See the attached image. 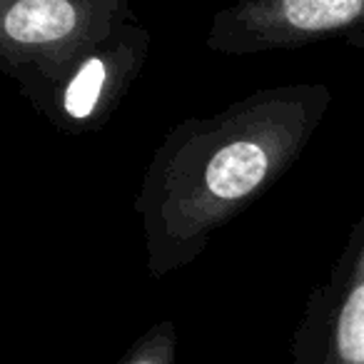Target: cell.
I'll return each instance as SVG.
<instances>
[{
  "label": "cell",
  "mask_w": 364,
  "mask_h": 364,
  "mask_svg": "<svg viewBox=\"0 0 364 364\" xmlns=\"http://www.w3.org/2000/svg\"><path fill=\"white\" fill-rule=\"evenodd\" d=\"M269 172V152L257 140H232L208 162L205 188L215 200H242Z\"/></svg>",
  "instance_id": "obj_1"
},
{
  "label": "cell",
  "mask_w": 364,
  "mask_h": 364,
  "mask_svg": "<svg viewBox=\"0 0 364 364\" xmlns=\"http://www.w3.org/2000/svg\"><path fill=\"white\" fill-rule=\"evenodd\" d=\"M77 26V11L70 0H18L8 8L6 36L21 46H41L68 38Z\"/></svg>",
  "instance_id": "obj_2"
},
{
  "label": "cell",
  "mask_w": 364,
  "mask_h": 364,
  "mask_svg": "<svg viewBox=\"0 0 364 364\" xmlns=\"http://www.w3.org/2000/svg\"><path fill=\"white\" fill-rule=\"evenodd\" d=\"M324 364H364V255L339 304Z\"/></svg>",
  "instance_id": "obj_3"
},
{
  "label": "cell",
  "mask_w": 364,
  "mask_h": 364,
  "mask_svg": "<svg viewBox=\"0 0 364 364\" xmlns=\"http://www.w3.org/2000/svg\"><path fill=\"white\" fill-rule=\"evenodd\" d=\"M364 13V0H279L274 21L294 33H322Z\"/></svg>",
  "instance_id": "obj_4"
},
{
  "label": "cell",
  "mask_w": 364,
  "mask_h": 364,
  "mask_svg": "<svg viewBox=\"0 0 364 364\" xmlns=\"http://www.w3.org/2000/svg\"><path fill=\"white\" fill-rule=\"evenodd\" d=\"M102 85H105V63L100 58H90L75 73V77L65 90V97H63L68 115L75 120H85L100 100Z\"/></svg>",
  "instance_id": "obj_5"
},
{
  "label": "cell",
  "mask_w": 364,
  "mask_h": 364,
  "mask_svg": "<svg viewBox=\"0 0 364 364\" xmlns=\"http://www.w3.org/2000/svg\"><path fill=\"white\" fill-rule=\"evenodd\" d=\"M122 364H172V334L155 332Z\"/></svg>",
  "instance_id": "obj_6"
}]
</instances>
